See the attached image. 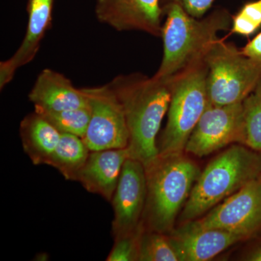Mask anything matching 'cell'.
<instances>
[{"label": "cell", "mask_w": 261, "mask_h": 261, "mask_svg": "<svg viewBox=\"0 0 261 261\" xmlns=\"http://www.w3.org/2000/svg\"><path fill=\"white\" fill-rule=\"evenodd\" d=\"M108 84L124 112L130 159L145 167L159 155L157 137L171 101V80L135 73L118 75Z\"/></svg>", "instance_id": "obj_1"}, {"label": "cell", "mask_w": 261, "mask_h": 261, "mask_svg": "<svg viewBox=\"0 0 261 261\" xmlns=\"http://www.w3.org/2000/svg\"><path fill=\"white\" fill-rule=\"evenodd\" d=\"M246 260L251 261H261V244L254 248L246 257Z\"/></svg>", "instance_id": "obj_25"}, {"label": "cell", "mask_w": 261, "mask_h": 261, "mask_svg": "<svg viewBox=\"0 0 261 261\" xmlns=\"http://www.w3.org/2000/svg\"><path fill=\"white\" fill-rule=\"evenodd\" d=\"M205 63L207 98L213 106L243 102L261 82V64L223 39L214 43Z\"/></svg>", "instance_id": "obj_6"}, {"label": "cell", "mask_w": 261, "mask_h": 261, "mask_svg": "<svg viewBox=\"0 0 261 261\" xmlns=\"http://www.w3.org/2000/svg\"><path fill=\"white\" fill-rule=\"evenodd\" d=\"M167 235L179 261L209 260L233 244L245 240L226 230L202 227L195 220L184 223Z\"/></svg>", "instance_id": "obj_12"}, {"label": "cell", "mask_w": 261, "mask_h": 261, "mask_svg": "<svg viewBox=\"0 0 261 261\" xmlns=\"http://www.w3.org/2000/svg\"><path fill=\"white\" fill-rule=\"evenodd\" d=\"M39 113L47 118L61 133L70 134L82 138L87 132L91 115L89 106L60 112Z\"/></svg>", "instance_id": "obj_20"}, {"label": "cell", "mask_w": 261, "mask_h": 261, "mask_svg": "<svg viewBox=\"0 0 261 261\" xmlns=\"http://www.w3.org/2000/svg\"><path fill=\"white\" fill-rule=\"evenodd\" d=\"M19 132L24 152L33 164L47 166L61 140V132L36 111L22 120Z\"/></svg>", "instance_id": "obj_16"}, {"label": "cell", "mask_w": 261, "mask_h": 261, "mask_svg": "<svg viewBox=\"0 0 261 261\" xmlns=\"http://www.w3.org/2000/svg\"><path fill=\"white\" fill-rule=\"evenodd\" d=\"M205 62L171 80L167 123L161 135L160 154H181L196 125L208 106Z\"/></svg>", "instance_id": "obj_5"}, {"label": "cell", "mask_w": 261, "mask_h": 261, "mask_svg": "<svg viewBox=\"0 0 261 261\" xmlns=\"http://www.w3.org/2000/svg\"><path fill=\"white\" fill-rule=\"evenodd\" d=\"M145 168L147 200L142 226L168 234L200 176V168L183 153L159 154Z\"/></svg>", "instance_id": "obj_3"}, {"label": "cell", "mask_w": 261, "mask_h": 261, "mask_svg": "<svg viewBox=\"0 0 261 261\" xmlns=\"http://www.w3.org/2000/svg\"><path fill=\"white\" fill-rule=\"evenodd\" d=\"M261 27V0L249 2L232 16L231 32L250 37Z\"/></svg>", "instance_id": "obj_21"}, {"label": "cell", "mask_w": 261, "mask_h": 261, "mask_svg": "<svg viewBox=\"0 0 261 261\" xmlns=\"http://www.w3.org/2000/svg\"><path fill=\"white\" fill-rule=\"evenodd\" d=\"M143 230V226H142L135 232L126 233L114 238V244L106 260H139L140 238Z\"/></svg>", "instance_id": "obj_22"}, {"label": "cell", "mask_w": 261, "mask_h": 261, "mask_svg": "<svg viewBox=\"0 0 261 261\" xmlns=\"http://www.w3.org/2000/svg\"><path fill=\"white\" fill-rule=\"evenodd\" d=\"M243 102L209 104L187 141L185 151L202 158L231 143L243 145Z\"/></svg>", "instance_id": "obj_8"}, {"label": "cell", "mask_w": 261, "mask_h": 261, "mask_svg": "<svg viewBox=\"0 0 261 261\" xmlns=\"http://www.w3.org/2000/svg\"><path fill=\"white\" fill-rule=\"evenodd\" d=\"M243 145L261 152V82L243 102Z\"/></svg>", "instance_id": "obj_18"}, {"label": "cell", "mask_w": 261, "mask_h": 261, "mask_svg": "<svg viewBox=\"0 0 261 261\" xmlns=\"http://www.w3.org/2000/svg\"><path fill=\"white\" fill-rule=\"evenodd\" d=\"M139 261H179L168 235L144 228L140 238Z\"/></svg>", "instance_id": "obj_19"}, {"label": "cell", "mask_w": 261, "mask_h": 261, "mask_svg": "<svg viewBox=\"0 0 261 261\" xmlns=\"http://www.w3.org/2000/svg\"><path fill=\"white\" fill-rule=\"evenodd\" d=\"M166 20L161 37L163 56L154 77L171 80L185 70L205 62L219 33L229 30L232 16L227 10L218 9L206 17L196 18L179 5L163 7Z\"/></svg>", "instance_id": "obj_2"}, {"label": "cell", "mask_w": 261, "mask_h": 261, "mask_svg": "<svg viewBox=\"0 0 261 261\" xmlns=\"http://www.w3.org/2000/svg\"><path fill=\"white\" fill-rule=\"evenodd\" d=\"M53 3L54 0H29L25 37L15 54L0 63V89L11 82L19 68L28 64L37 56L51 24Z\"/></svg>", "instance_id": "obj_13"}, {"label": "cell", "mask_w": 261, "mask_h": 261, "mask_svg": "<svg viewBox=\"0 0 261 261\" xmlns=\"http://www.w3.org/2000/svg\"><path fill=\"white\" fill-rule=\"evenodd\" d=\"M95 15L118 32L138 31L156 37L162 32L161 0H96Z\"/></svg>", "instance_id": "obj_11"}, {"label": "cell", "mask_w": 261, "mask_h": 261, "mask_svg": "<svg viewBox=\"0 0 261 261\" xmlns=\"http://www.w3.org/2000/svg\"><path fill=\"white\" fill-rule=\"evenodd\" d=\"M260 176L261 152L241 144L231 146L200 173L182 209L180 222L198 219L221 200Z\"/></svg>", "instance_id": "obj_4"}, {"label": "cell", "mask_w": 261, "mask_h": 261, "mask_svg": "<svg viewBox=\"0 0 261 261\" xmlns=\"http://www.w3.org/2000/svg\"><path fill=\"white\" fill-rule=\"evenodd\" d=\"M90 152L82 137L61 133V140L47 166L56 168L65 179L76 181Z\"/></svg>", "instance_id": "obj_17"}, {"label": "cell", "mask_w": 261, "mask_h": 261, "mask_svg": "<svg viewBox=\"0 0 261 261\" xmlns=\"http://www.w3.org/2000/svg\"><path fill=\"white\" fill-rule=\"evenodd\" d=\"M29 99L38 113L60 112L89 106L83 88H76L69 79L50 68L38 75Z\"/></svg>", "instance_id": "obj_14"}, {"label": "cell", "mask_w": 261, "mask_h": 261, "mask_svg": "<svg viewBox=\"0 0 261 261\" xmlns=\"http://www.w3.org/2000/svg\"><path fill=\"white\" fill-rule=\"evenodd\" d=\"M195 221L202 227L226 230L245 240L256 234L261 230V176Z\"/></svg>", "instance_id": "obj_9"}, {"label": "cell", "mask_w": 261, "mask_h": 261, "mask_svg": "<svg viewBox=\"0 0 261 261\" xmlns=\"http://www.w3.org/2000/svg\"><path fill=\"white\" fill-rule=\"evenodd\" d=\"M214 0H161V7L169 4H176L189 15L196 18L204 17L212 6Z\"/></svg>", "instance_id": "obj_23"}, {"label": "cell", "mask_w": 261, "mask_h": 261, "mask_svg": "<svg viewBox=\"0 0 261 261\" xmlns=\"http://www.w3.org/2000/svg\"><path fill=\"white\" fill-rule=\"evenodd\" d=\"M88 99L90 120L84 143L90 151L127 148L129 142L124 112L111 86L83 88Z\"/></svg>", "instance_id": "obj_7"}, {"label": "cell", "mask_w": 261, "mask_h": 261, "mask_svg": "<svg viewBox=\"0 0 261 261\" xmlns=\"http://www.w3.org/2000/svg\"><path fill=\"white\" fill-rule=\"evenodd\" d=\"M245 56L261 64V32L241 49Z\"/></svg>", "instance_id": "obj_24"}, {"label": "cell", "mask_w": 261, "mask_h": 261, "mask_svg": "<svg viewBox=\"0 0 261 261\" xmlns=\"http://www.w3.org/2000/svg\"><path fill=\"white\" fill-rule=\"evenodd\" d=\"M147 200L145 166L128 159L123 166L121 177L113 196L112 233L116 238L135 232L142 227Z\"/></svg>", "instance_id": "obj_10"}, {"label": "cell", "mask_w": 261, "mask_h": 261, "mask_svg": "<svg viewBox=\"0 0 261 261\" xmlns=\"http://www.w3.org/2000/svg\"><path fill=\"white\" fill-rule=\"evenodd\" d=\"M128 159V148L91 151L76 181L87 192L111 202L123 166Z\"/></svg>", "instance_id": "obj_15"}]
</instances>
